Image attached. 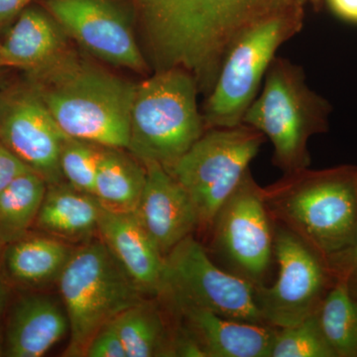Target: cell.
Returning <instances> with one entry per match:
<instances>
[{
  "label": "cell",
  "instance_id": "ac0fdd59",
  "mask_svg": "<svg viewBox=\"0 0 357 357\" xmlns=\"http://www.w3.org/2000/svg\"><path fill=\"white\" fill-rule=\"evenodd\" d=\"M65 34L48 11L26 7L0 43V67L41 69L66 50Z\"/></svg>",
  "mask_w": 357,
  "mask_h": 357
},
{
  "label": "cell",
  "instance_id": "d6a6232c",
  "mask_svg": "<svg viewBox=\"0 0 357 357\" xmlns=\"http://www.w3.org/2000/svg\"><path fill=\"white\" fill-rule=\"evenodd\" d=\"M4 291L3 286H2L1 280H0V310H1L2 303H3Z\"/></svg>",
  "mask_w": 357,
  "mask_h": 357
},
{
  "label": "cell",
  "instance_id": "1f68e13d",
  "mask_svg": "<svg viewBox=\"0 0 357 357\" xmlns=\"http://www.w3.org/2000/svg\"><path fill=\"white\" fill-rule=\"evenodd\" d=\"M301 2L307 6V4H312L314 7H319V4H321V0H300Z\"/></svg>",
  "mask_w": 357,
  "mask_h": 357
},
{
  "label": "cell",
  "instance_id": "484cf974",
  "mask_svg": "<svg viewBox=\"0 0 357 357\" xmlns=\"http://www.w3.org/2000/svg\"><path fill=\"white\" fill-rule=\"evenodd\" d=\"M102 148L86 141L67 138L61 152L60 167L68 184L93 196Z\"/></svg>",
  "mask_w": 357,
  "mask_h": 357
},
{
  "label": "cell",
  "instance_id": "603a6c76",
  "mask_svg": "<svg viewBox=\"0 0 357 357\" xmlns=\"http://www.w3.org/2000/svg\"><path fill=\"white\" fill-rule=\"evenodd\" d=\"M47 187L38 173L29 170L0 192V241L13 243L24 237L36 222Z\"/></svg>",
  "mask_w": 357,
  "mask_h": 357
},
{
  "label": "cell",
  "instance_id": "7402d4cb",
  "mask_svg": "<svg viewBox=\"0 0 357 357\" xmlns=\"http://www.w3.org/2000/svg\"><path fill=\"white\" fill-rule=\"evenodd\" d=\"M73 251L56 237H23L7 250L6 268L14 280L40 285L60 277Z\"/></svg>",
  "mask_w": 357,
  "mask_h": 357
},
{
  "label": "cell",
  "instance_id": "7a4b0ae2",
  "mask_svg": "<svg viewBox=\"0 0 357 357\" xmlns=\"http://www.w3.org/2000/svg\"><path fill=\"white\" fill-rule=\"evenodd\" d=\"M29 75L30 86L68 137L128 149L137 84L67 49Z\"/></svg>",
  "mask_w": 357,
  "mask_h": 357
},
{
  "label": "cell",
  "instance_id": "30bf717a",
  "mask_svg": "<svg viewBox=\"0 0 357 357\" xmlns=\"http://www.w3.org/2000/svg\"><path fill=\"white\" fill-rule=\"evenodd\" d=\"M275 225L263 188L248 170L213 218L208 231L211 248L229 272L253 285H265L275 258Z\"/></svg>",
  "mask_w": 357,
  "mask_h": 357
},
{
  "label": "cell",
  "instance_id": "8992f818",
  "mask_svg": "<svg viewBox=\"0 0 357 357\" xmlns=\"http://www.w3.org/2000/svg\"><path fill=\"white\" fill-rule=\"evenodd\" d=\"M58 280L70 326L65 356H86L103 326L146 296L102 239L73 251Z\"/></svg>",
  "mask_w": 357,
  "mask_h": 357
},
{
  "label": "cell",
  "instance_id": "f1b7e54d",
  "mask_svg": "<svg viewBox=\"0 0 357 357\" xmlns=\"http://www.w3.org/2000/svg\"><path fill=\"white\" fill-rule=\"evenodd\" d=\"M32 170L10 150L0 142V192L20 176L21 174Z\"/></svg>",
  "mask_w": 357,
  "mask_h": 357
},
{
  "label": "cell",
  "instance_id": "52a82bcc",
  "mask_svg": "<svg viewBox=\"0 0 357 357\" xmlns=\"http://www.w3.org/2000/svg\"><path fill=\"white\" fill-rule=\"evenodd\" d=\"M305 6L272 14L244 30L223 61L204 105L206 129L234 128L259 93L277 51L304 26Z\"/></svg>",
  "mask_w": 357,
  "mask_h": 357
},
{
  "label": "cell",
  "instance_id": "83f0119b",
  "mask_svg": "<svg viewBox=\"0 0 357 357\" xmlns=\"http://www.w3.org/2000/svg\"><path fill=\"white\" fill-rule=\"evenodd\" d=\"M86 357H128L126 347L112 321L103 326L89 342Z\"/></svg>",
  "mask_w": 357,
  "mask_h": 357
},
{
  "label": "cell",
  "instance_id": "4fadbf2b",
  "mask_svg": "<svg viewBox=\"0 0 357 357\" xmlns=\"http://www.w3.org/2000/svg\"><path fill=\"white\" fill-rule=\"evenodd\" d=\"M67 138L31 86L0 107V142L48 185L64 180L60 157Z\"/></svg>",
  "mask_w": 357,
  "mask_h": 357
},
{
  "label": "cell",
  "instance_id": "4316f807",
  "mask_svg": "<svg viewBox=\"0 0 357 357\" xmlns=\"http://www.w3.org/2000/svg\"><path fill=\"white\" fill-rule=\"evenodd\" d=\"M328 260L335 278L344 282L351 297L357 301V234L351 245Z\"/></svg>",
  "mask_w": 357,
  "mask_h": 357
},
{
  "label": "cell",
  "instance_id": "cb8c5ba5",
  "mask_svg": "<svg viewBox=\"0 0 357 357\" xmlns=\"http://www.w3.org/2000/svg\"><path fill=\"white\" fill-rule=\"evenodd\" d=\"M317 318L335 357H357V301L344 282L337 279Z\"/></svg>",
  "mask_w": 357,
  "mask_h": 357
},
{
  "label": "cell",
  "instance_id": "9c48e42d",
  "mask_svg": "<svg viewBox=\"0 0 357 357\" xmlns=\"http://www.w3.org/2000/svg\"><path fill=\"white\" fill-rule=\"evenodd\" d=\"M275 223L278 278L273 285L255 286V302L265 323L282 328L317 314L337 278L326 256Z\"/></svg>",
  "mask_w": 357,
  "mask_h": 357
},
{
  "label": "cell",
  "instance_id": "ffe728a7",
  "mask_svg": "<svg viewBox=\"0 0 357 357\" xmlns=\"http://www.w3.org/2000/svg\"><path fill=\"white\" fill-rule=\"evenodd\" d=\"M102 206L93 195L69 184L48 185L36 223L55 237L83 239L98 232Z\"/></svg>",
  "mask_w": 357,
  "mask_h": 357
},
{
  "label": "cell",
  "instance_id": "ba28073f",
  "mask_svg": "<svg viewBox=\"0 0 357 357\" xmlns=\"http://www.w3.org/2000/svg\"><path fill=\"white\" fill-rule=\"evenodd\" d=\"M265 140L264 134L244 123L208 129L173 166L166 169L189 192L199 229L210 231L220 206L248 173L249 164Z\"/></svg>",
  "mask_w": 357,
  "mask_h": 357
},
{
  "label": "cell",
  "instance_id": "277c9868",
  "mask_svg": "<svg viewBox=\"0 0 357 357\" xmlns=\"http://www.w3.org/2000/svg\"><path fill=\"white\" fill-rule=\"evenodd\" d=\"M331 112V103L307 86L301 66L275 57L261 93L251 103L243 123L271 141L272 162L283 174H290L311 165L307 143L312 136L328 130Z\"/></svg>",
  "mask_w": 357,
  "mask_h": 357
},
{
  "label": "cell",
  "instance_id": "4dcf8cb0",
  "mask_svg": "<svg viewBox=\"0 0 357 357\" xmlns=\"http://www.w3.org/2000/svg\"><path fill=\"white\" fill-rule=\"evenodd\" d=\"M340 17L351 21H357V0H326Z\"/></svg>",
  "mask_w": 357,
  "mask_h": 357
},
{
  "label": "cell",
  "instance_id": "9a60e30c",
  "mask_svg": "<svg viewBox=\"0 0 357 357\" xmlns=\"http://www.w3.org/2000/svg\"><path fill=\"white\" fill-rule=\"evenodd\" d=\"M146 182L135 215L160 253H168L199 229L187 190L163 166L145 164Z\"/></svg>",
  "mask_w": 357,
  "mask_h": 357
},
{
  "label": "cell",
  "instance_id": "44dd1931",
  "mask_svg": "<svg viewBox=\"0 0 357 357\" xmlns=\"http://www.w3.org/2000/svg\"><path fill=\"white\" fill-rule=\"evenodd\" d=\"M146 168L122 149L102 148L93 196L102 208L114 213H134L144 191Z\"/></svg>",
  "mask_w": 357,
  "mask_h": 357
},
{
  "label": "cell",
  "instance_id": "836d02e7",
  "mask_svg": "<svg viewBox=\"0 0 357 357\" xmlns=\"http://www.w3.org/2000/svg\"><path fill=\"white\" fill-rule=\"evenodd\" d=\"M1 347H0V354H1Z\"/></svg>",
  "mask_w": 357,
  "mask_h": 357
},
{
  "label": "cell",
  "instance_id": "3957f363",
  "mask_svg": "<svg viewBox=\"0 0 357 357\" xmlns=\"http://www.w3.org/2000/svg\"><path fill=\"white\" fill-rule=\"evenodd\" d=\"M275 222L330 257L354 243L357 234V166L284 174L263 188Z\"/></svg>",
  "mask_w": 357,
  "mask_h": 357
},
{
  "label": "cell",
  "instance_id": "d4e9b609",
  "mask_svg": "<svg viewBox=\"0 0 357 357\" xmlns=\"http://www.w3.org/2000/svg\"><path fill=\"white\" fill-rule=\"evenodd\" d=\"M270 357H335L317 314L297 325L277 328Z\"/></svg>",
  "mask_w": 357,
  "mask_h": 357
},
{
  "label": "cell",
  "instance_id": "5b68a950",
  "mask_svg": "<svg viewBox=\"0 0 357 357\" xmlns=\"http://www.w3.org/2000/svg\"><path fill=\"white\" fill-rule=\"evenodd\" d=\"M198 83L182 69L154 73L137 84L128 149L143 165L170 168L206 132Z\"/></svg>",
  "mask_w": 357,
  "mask_h": 357
},
{
  "label": "cell",
  "instance_id": "7c38bea8",
  "mask_svg": "<svg viewBox=\"0 0 357 357\" xmlns=\"http://www.w3.org/2000/svg\"><path fill=\"white\" fill-rule=\"evenodd\" d=\"M66 34L91 55L136 72L149 70L124 14L109 0H45Z\"/></svg>",
  "mask_w": 357,
  "mask_h": 357
},
{
  "label": "cell",
  "instance_id": "f546056e",
  "mask_svg": "<svg viewBox=\"0 0 357 357\" xmlns=\"http://www.w3.org/2000/svg\"><path fill=\"white\" fill-rule=\"evenodd\" d=\"M31 1L33 0H0V25L17 17Z\"/></svg>",
  "mask_w": 357,
  "mask_h": 357
},
{
  "label": "cell",
  "instance_id": "8fae6325",
  "mask_svg": "<svg viewBox=\"0 0 357 357\" xmlns=\"http://www.w3.org/2000/svg\"><path fill=\"white\" fill-rule=\"evenodd\" d=\"M165 261L166 295L181 296L227 319L267 325L256 306L255 285L218 267L192 234L175 246Z\"/></svg>",
  "mask_w": 357,
  "mask_h": 357
},
{
  "label": "cell",
  "instance_id": "6da1fadb",
  "mask_svg": "<svg viewBox=\"0 0 357 357\" xmlns=\"http://www.w3.org/2000/svg\"><path fill=\"white\" fill-rule=\"evenodd\" d=\"M140 47L154 73L182 69L206 96L230 47L251 25L300 0H133Z\"/></svg>",
  "mask_w": 357,
  "mask_h": 357
},
{
  "label": "cell",
  "instance_id": "5bb4252c",
  "mask_svg": "<svg viewBox=\"0 0 357 357\" xmlns=\"http://www.w3.org/2000/svg\"><path fill=\"white\" fill-rule=\"evenodd\" d=\"M162 300L204 357H270L275 326L227 319L175 294H167Z\"/></svg>",
  "mask_w": 357,
  "mask_h": 357
},
{
  "label": "cell",
  "instance_id": "d6986e66",
  "mask_svg": "<svg viewBox=\"0 0 357 357\" xmlns=\"http://www.w3.org/2000/svg\"><path fill=\"white\" fill-rule=\"evenodd\" d=\"M170 307L159 298L143 299L112 319L128 357L175 356L178 321L170 323Z\"/></svg>",
  "mask_w": 357,
  "mask_h": 357
},
{
  "label": "cell",
  "instance_id": "e0dca14e",
  "mask_svg": "<svg viewBox=\"0 0 357 357\" xmlns=\"http://www.w3.org/2000/svg\"><path fill=\"white\" fill-rule=\"evenodd\" d=\"M70 331L64 306L50 296L23 298L14 307L6 333V354L40 357L50 351Z\"/></svg>",
  "mask_w": 357,
  "mask_h": 357
},
{
  "label": "cell",
  "instance_id": "2e32d148",
  "mask_svg": "<svg viewBox=\"0 0 357 357\" xmlns=\"http://www.w3.org/2000/svg\"><path fill=\"white\" fill-rule=\"evenodd\" d=\"M98 232L126 273L146 296L163 298L168 291L165 257L160 253L135 213L102 208Z\"/></svg>",
  "mask_w": 357,
  "mask_h": 357
}]
</instances>
